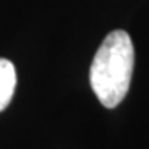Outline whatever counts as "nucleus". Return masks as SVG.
Masks as SVG:
<instances>
[{"instance_id": "1", "label": "nucleus", "mask_w": 149, "mask_h": 149, "mask_svg": "<svg viewBox=\"0 0 149 149\" xmlns=\"http://www.w3.org/2000/svg\"><path fill=\"white\" fill-rule=\"evenodd\" d=\"M133 70V40L124 30H113L100 45L90 66L91 88L104 108H116L126 98Z\"/></svg>"}, {"instance_id": "2", "label": "nucleus", "mask_w": 149, "mask_h": 149, "mask_svg": "<svg viewBox=\"0 0 149 149\" xmlns=\"http://www.w3.org/2000/svg\"><path fill=\"white\" fill-rule=\"evenodd\" d=\"M17 86V71L12 61L0 58V113L3 111L13 98Z\"/></svg>"}]
</instances>
